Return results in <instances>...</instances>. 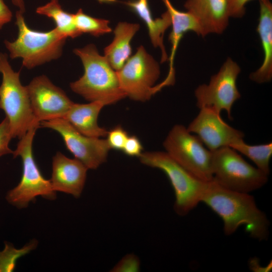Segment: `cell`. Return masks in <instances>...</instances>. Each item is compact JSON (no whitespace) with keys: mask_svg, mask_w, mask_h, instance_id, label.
Returning a JSON list of instances; mask_svg holds the SVG:
<instances>
[{"mask_svg":"<svg viewBox=\"0 0 272 272\" xmlns=\"http://www.w3.org/2000/svg\"><path fill=\"white\" fill-rule=\"evenodd\" d=\"M201 202L222 219L226 235H232L243 226L254 239L261 241L268 237L269 221L250 193L227 189L211 180L208 183Z\"/></svg>","mask_w":272,"mask_h":272,"instance_id":"6da1fadb","label":"cell"},{"mask_svg":"<svg viewBox=\"0 0 272 272\" xmlns=\"http://www.w3.org/2000/svg\"><path fill=\"white\" fill-rule=\"evenodd\" d=\"M73 51L81 58L84 68L83 75L70 84L73 92L88 101H99L106 105L126 96L120 87L116 71L104 56L99 54L95 45L90 44Z\"/></svg>","mask_w":272,"mask_h":272,"instance_id":"7a4b0ae2","label":"cell"},{"mask_svg":"<svg viewBox=\"0 0 272 272\" xmlns=\"http://www.w3.org/2000/svg\"><path fill=\"white\" fill-rule=\"evenodd\" d=\"M23 14L19 10L16 13V24L18 29L17 39L12 42L7 40L4 41L10 57L21 58L23 65L28 69L58 58L62 54L67 38L56 28L47 32L29 28Z\"/></svg>","mask_w":272,"mask_h":272,"instance_id":"3957f363","label":"cell"},{"mask_svg":"<svg viewBox=\"0 0 272 272\" xmlns=\"http://www.w3.org/2000/svg\"><path fill=\"white\" fill-rule=\"evenodd\" d=\"M8 58L7 54L0 53V109L8 120L12 138L20 139L32 126L40 125V122L34 115L27 86L21 83L20 71L13 70Z\"/></svg>","mask_w":272,"mask_h":272,"instance_id":"277c9868","label":"cell"},{"mask_svg":"<svg viewBox=\"0 0 272 272\" xmlns=\"http://www.w3.org/2000/svg\"><path fill=\"white\" fill-rule=\"evenodd\" d=\"M40 125L32 126L20 139L16 149L13 151L14 158L22 159L23 172L18 184L9 190L6 199L11 205L18 209L26 208L30 202L35 201L38 196L49 200L56 198L50 180L42 175L33 155L32 143L36 130Z\"/></svg>","mask_w":272,"mask_h":272,"instance_id":"5b68a950","label":"cell"},{"mask_svg":"<svg viewBox=\"0 0 272 272\" xmlns=\"http://www.w3.org/2000/svg\"><path fill=\"white\" fill-rule=\"evenodd\" d=\"M212 180L232 191L250 193L264 186L268 175L246 162L234 149L223 147L212 151Z\"/></svg>","mask_w":272,"mask_h":272,"instance_id":"8992f818","label":"cell"},{"mask_svg":"<svg viewBox=\"0 0 272 272\" xmlns=\"http://www.w3.org/2000/svg\"><path fill=\"white\" fill-rule=\"evenodd\" d=\"M139 157L143 164L158 168L167 175L174 190V210L177 214L187 215L201 202L209 181L193 175L166 152L142 153Z\"/></svg>","mask_w":272,"mask_h":272,"instance_id":"52a82bcc","label":"cell"},{"mask_svg":"<svg viewBox=\"0 0 272 272\" xmlns=\"http://www.w3.org/2000/svg\"><path fill=\"white\" fill-rule=\"evenodd\" d=\"M163 146L166 153L193 175L205 181L212 180V152L186 127L180 124L174 125Z\"/></svg>","mask_w":272,"mask_h":272,"instance_id":"ba28073f","label":"cell"},{"mask_svg":"<svg viewBox=\"0 0 272 272\" xmlns=\"http://www.w3.org/2000/svg\"><path fill=\"white\" fill-rule=\"evenodd\" d=\"M116 73L121 90L134 100H148L164 86L153 87L160 74V66L143 46Z\"/></svg>","mask_w":272,"mask_h":272,"instance_id":"9c48e42d","label":"cell"},{"mask_svg":"<svg viewBox=\"0 0 272 272\" xmlns=\"http://www.w3.org/2000/svg\"><path fill=\"white\" fill-rule=\"evenodd\" d=\"M240 72L239 65L228 58L219 72L211 77L208 84L200 85L195 90L196 106L199 109L210 107L220 113L225 110L232 119V106L241 97L236 85Z\"/></svg>","mask_w":272,"mask_h":272,"instance_id":"30bf717a","label":"cell"},{"mask_svg":"<svg viewBox=\"0 0 272 272\" xmlns=\"http://www.w3.org/2000/svg\"><path fill=\"white\" fill-rule=\"evenodd\" d=\"M40 126L59 133L67 149L88 169H95L106 161L110 149L106 140L86 136L63 118L42 121Z\"/></svg>","mask_w":272,"mask_h":272,"instance_id":"8fae6325","label":"cell"},{"mask_svg":"<svg viewBox=\"0 0 272 272\" xmlns=\"http://www.w3.org/2000/svg\"><path fill=\"white\" fill-rule=\"evenodd\" d=\"M27 88L34 115L39 122L63 118L73 103L45 75L34 78Z\"/></svg>","mask_w":272,"mask_h":272,"instance_id":"7c38bea8","label":"cell"},{"mask_svg":"<svg viewBox=\"0 0 272 272\" xmlns=\"http://www.w3.org/2000/svg\"><path fill=\"white\" fill-rule=\"evenodd\" d=\"M199 109L187 129L190 132L195 133L210 151L231 147L243 140V132L226 123L220 113L210 107Z\"/></svg>","mask_w":272,"mask_h":272,"instance_id":"4fadbf2b","label":"cell"},{"mask_svg":"<svg viewBox=\"0 0 272 272\" xmlns=\"http://www.w3.org/2000/svg\"><path fill=\"white\" fill-rule=\"evenodd\" d=\"M50 180L54 190L79 197L85 185L88 168L80 161L70 159L59 152L52 158Z\"/></svg>","mask_w":272,"mask_h":272,"instance_id":"5bb4252c","label":"cell"},{"mask_svg":"<svg viewBox=\"0 0 272 272\" xmlns=\"http://www.w3.org/2000/svg\"><path fill=\"white\" fill-rule=\"evenodd\" d=\"M184 7L197 21L202 37L210 33L222 34L228 25L227 0H187Z\"/></svg>","mask_w":272,"mask_h":272,"instance_id":"9a60e30c","label":"cell"},{"mask_svg":"<svg viewBox=\"0 0 272 272\" xmlns=\"http://www.w3.org/2000/svg\"><path fill=\"white\" fill-rule=\"evenodd\" d=\"M259 17L257 31L263 52L261 65L249 75L257 83L269 82L272 78V4L269 0H259Z\"/></svg>","mask_w":272,"mask_h":272,"instance_id":"2e32d148","label":"cell"},{"mask_svg":"<svg viewBox=\"0 0 272 272\" xmlns=\"http://www.w3.org/2000/svg\"><path fill=\"white\" fill-rule=\"evenodd\" d=\"M105 105L99 101H92L88 104L73 103L63 118L86 136L94 138L105 137L108 131L100 127L97 123L99 113Z\"/></svg>","mask_w":272,"mask_h":272,"instance_id":"e0dca14e","label":"cell"},{"mask_svg":"<svg viewBox=\"0 0 272 272\" xmlns=\"http://www.w3.org/2000/svg\"><path fill=\"white\" fill-rule=\"evenodd\" d=\"M138 24L119 22L114 30L112 42L104 48V56L115 71H119L130 57V42L139 30Z\"/></svg>","mask_w":272,"mask_h":272,"instance_id":"ac0fdd59","label":"cell"},{"mask_svg":"<svg viewBox=\"0 0 272 272\" xmlns=\"http://www.w3.org/2000/svg\"><path fill=\"white\" fill-rule=\"evenodd\" d=\"M145 22L149 32L152 44L161 50V62L168 59L163 44V37L166 30L171 26V19L168 11L163 13L161 18L154 19L149 6L148 0H135L125 3Z\"/></svg>","mask_w":272,"mask_h":272,"instance_id":"d6986e66","label":"cell"},{"mask_svg":"<svg viewBox=\"0 0 272 272\" xmlns=\"http://www.w3.org/2000/svg\"><path fill=\"white\" fill-rule=\"evenodd\" d=\"M170 14L171 19L172 31L169 36V40L172 45L171 53L169 60L170 69L169 74H173V59L178 44L184 33L191 31L202 36L199 24L195 17L189 12H180L175 9L170 0H162Z\"/></svg>","mask_w":272,"mask_h":272,"instance_id":"ffe728a7","label":"cell"},{"mask_svg":"<svg viewBox=\"0 0 272 272\" xmlns=\"http://www.w3.org/2000/svg\"><path fill=\"white\" fill-rule=\"evenodd\" d=\"M36 12L52 19L57 30L66 38H75L82 34L76 27L74 14L65 11L58 0H51L46 4L38 7Z\"/></svg>","mask_w":272,"mask_h":272,"instance_id":"44dd1931","label":"cell"},{"mask_svg":"<svg viewBox=\"0 0 272 272\" xmlns=\"http://www.w3.org/2000/svg\"><path fill=\"white\" fill-rule=\"evenodd\" d=\"M250 159L256 167L268 175L270 173L269 163L272 155V143L257 145H250L244 140L240 141L230 147Z\"/></svg>","mask_w":272,"mask_h":272,"instance_id":"7402d4cb","label":"cell"},{"mask_svg":"<svg viewBox=\"0 0 272 272\" xmlns=\"http://www.w3.org/2000/svg\"><path fill=\"white\" fill-rule=\"evenodd\" d=\"M38 243L37 240L33 239L22 248L17 249L11 243L5 241L4 250L0 251V272L13 271L17 260L36 249Z\"/></svg>","mask_w":272,"mask_h":272,"instance_id":"603a6c76","label":"cell"},{"mask_svg":"<svg viewBox=\"0 0 272 272\" xmlns=\"http://www.w3.org/2000/svg\"><path fill=\"white\" fill-rule=\"evenodd\" d=\"M74 20L77 28L82 34L88 33L98 37L111 31L108 20L90 16L81 9L74 14Z\"/></svg>","mask_w":272,"mask_h":272,"instance_id":"cb8c5ba5","label":"cell"},{"mask_svg":"<svg viewBox=\"0 0 272 272\" xmlns=\"http://www.w3.org/2000/svg\"><path fill=\"white\" fill-rule=\"evenodd\" d=\"M107 142L110 148L117 150H122L129 137L127 132L120 126H117L107 133Z\"/></svg>","mask_w":272,"mask_h":272,"instance_id":"d4e9b609","label":"cell"},{"mask_svg":"<svg viewBox=\"0 0 272 272\" xmlns=\"http://www.w3.org/2000/svg\"><path fill=\"white\" fill-rule=\"evenodd\" d=\"M12 138L8 120L5 117L0 123V157L6 154H13V151L9 147Z\"/></svg>","mask_w":272,"mask_h":272,"instance_id":"484cf974","label":"cell"},{"mask_svg":"<svg viewBox=\"0 0 272 272\" xmlns=\"http://www.w3.org/2000/svg\"><path fill=\"white\" fill-rule=\"evenodd\" d=\"M140 260L133 254H128L125 256L112 268V271L116 272H135L140 269Z\"/></svg>","mask_w":272,"mask_h":272,"instance_id":"4316f807","label":"cell"},{"mask_svg":"<svg viewBox=\"0 0 272 272\" xmlns=\"http://www.w3.org/2000/svg\"><path fill=\"white\" fill-rule=\"evenodd\" d=\"M143 149L139 139L136 136L132 135L128 137L122 151L129 156L139 157Z\"/></svg>","mask_w":272,"mask_h":272,"instance_id":"83f0119b","label":"cell"},{"mask_svg":"<svg viewBox=\"0 0 272 272\" xmlns=\"http://www.w3.org/2000/svg\"><path fill=\"white\" fill-rule=\"evenodd\" d=\"M251 0H230L228 2L230 17L240 18L245 13V5Z\"/></svg>","mask_w":272,"mask_h":272,"instance_id":"f1b7e54d","label":"cell"},{"mask_svg":"<svg viewBox=\"0 0 272 272\" xmlns=\"http://www.w3.org/2000/svg\"><path fill=\"white\" fill-rule=\"evenodd\" d=\"M12 13L3 0H0V30L6 24L11 22Z\"/></svg>","mask_w":272,"mask_h":272,"instance_id":"f546056e","label":"cell"},{"mask_svg":"<svg viewBox=\"0 0 272 272\" xmlns=\"http://www.w3.org/2000/svg\"><path fill=\"white\" fill-rule=\"evenodd\" d=\"M13 4L19 9L22 13L25 11V7L24 0H11Z\"/></svg>","mask_w":272,"mask_h":272,"instance_id":"4dcf8cb0","label":"cell"},{"mask_svg":"<svg viewBox=\"0 0 272 272\" xmlns=\"http://www.w3.org/2000/svg\"><path fill=\"white\" fill-rule=\"evenodd\" d=\"M228 2L230 1V0H227Z\"/></svg>","mask_w":272,"mask_h":272,"instance_id":"1f68e13d","label":"cell"}]
</instances>
